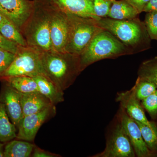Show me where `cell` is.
<instances>
[{"label":"cell","instance_id":"obj_1","mask_svg":"<svg viewBox=\"0 0 157 157\" xmlns=\"http://www.w3.org/2000/svg\"><path fill=\"white\" fill-rule=\"evenodd\" d=\"M30 15L21 30L28 46L40 52L51 50V0H33Z\"/></svg>","mask_w":157,"mask_h":157},{"label":"cell","instance_id":"obj_2","mask_svg":"<svg viewBox=\"0 0 157 157\" xmlns=\"http://www.w3.org/2000/svg\"><path fill=\"white\" fill-rule=\"evenodd\" d=\"M41 59L45 76L63 91L82 72L78 55L49 51L41 52Z\"/></svg>","mask_w":157,"mask_h":157},{"label":"cell","instance_id":"obj_3","mask_svg":"<svg viewBox=\"0 0 157 157\" xmlns=\"http://www.w3.org/2000/svg\"><path fill=\"white\" fill-rule=\"evenodd\" d=\"M97 23L101 28L111 33L134 54L151 47V39L144 23L138 17L121 20L100 17L97 20Z\"/></svg>","mask_w":157,"mask_h":157},{"label":"cell","instance_id":"obj_4","mask_svg":"<svg viewBox=\"0 0 157 157\" xmlns=\"http://www.w3.org/2000/svg\"><path fill=\"white\" fill-rule=\"evenodd\" d=\"M133 54L130 48L111 33L102 29L79 55L81 71L101 60L115 59Z\"/></svg>","mask_w":157,"mask_h":157},{"label":"cell","instance_id":"obj_5","mask_svg":"<svg viewBox=\"0 0 157 157\" xmlns=\"http://www.w3.org/2000/svg\"><path fill=\"white\" fill-rule=\"evenodd\" d=\"M69 33L64 52L80 55L93 38L102 30L97 20L67 14Z\"/></svg>","mask_w":157,"mask_h":157},{"label":"cell","instance_id":"obj_6","mask_svg":"<svg viewBox=\"0 0 157 157\" xmlns=\"http://www.w3.org/2000/svg\"><path fill=\"white\" fill-rule=\"evenodd\" d=\"M45 75L41 52L29 46H18L15 58L9 68L0 76L2 77Z\"/></svg>","mask_w":157,"mask_h":157},{"label":"cell","instance_id":"obj_7","mask_svg":"<svg viewBox=\"0 0 157 157\" xmlns=\"http://www.w3.org/2000/svg\"><path fill=\"white\" fill-rule=\"evenodd\" d=\"M92 157H136L130 139L116 116L108 132L106 146L104 150Z\"/></svg>","mask_w":157,"mask_h":157},{"label":"cell","instance_id":"obj_8","mask_svg":"<svg viewBox=\"0 0 157 157\" xmlns=\"http://www.w3.org/2000/svg\"><path fill=\"white\" fill-rule=\"evenodd\" d=\"M50 39L52 51L64 52L68 39L69 21L68 15L51 1Z\"/></svg>","mask_w":157,"mask_h":157},{"label":"cell","instance_id":"obj_9","mask_svg":"<svg viewBox=\"0 0 157 157\" xmlns=\"http://www.w3.org/2000/svg\"><path fill=\"white\" fill-rule=\"evenodd\" d=\"M56 114L55 105L40 112L24 116L17 128L16 138L18 140L33 142L42 124Z\"/></svg>","mask_w":157,"mask_h":157},{"label":"cell","instance_id":"obj_10","mask_svg":"<svg viewBox=\"0 0 157 157\" xmlns=\"http://www.w3.org/2000/svg\"><path fill=\"white\" fill-rule=\"evenodd\" d=\"M33 1L30 0H0V11L21 32L30 15Z\"/></svg>","mask_w":157,"mask_h":157},{"label":"cell","instance_id":"obj_11","mask_svg":"<svg viewBox=\"0 0 157 157\" xmlns=\"http://www.w3.org/2000/svg\"><path fill=\"white\" fill-rule=\"evenodd\" d=\"M116 116L126 132L135 151L136 157H152L137 122L129 117L125 110L121 106Z\"/></svg>","mask_w":157,"mask_h":157},{"label":"cell","instance_id":"obj_12","mask_svg":"<svg viewBox=\"0 0 157 157\" xmlns=\"http://www.w3.org/2000/svg\"><path fill=\"white\" fill-rule=\"evenodd\" d=\"M0 101L5 105L10 121L17 128L24 117L21 101L20 93L7 83L0 94Z\"/></svg>","mask_w":157,"mask_h":157},{"label":"cell","instance_id":"obj_13","mask_svg":"<svg viewBox=\"0 0 157 157\" xmlns=\"http://www.w3.org/2000/svg\"><path fill=\"white\" fill-rule=\"evenodd\" d=\"M115 100L129 117L135 121L150 126V121L146 117L141 101L135 95L133 87L130 90L118 93Z\"/></svg>","mask_w":157,"mask_h":157},{"label":"cell","instance_id":"obj_14","mask_svg":"<svg viewBox=\"0 0 157 157\" xmlns=\"http://www.w3.org/2000/svg\"><path fill=\"white\" fill-rule=\"evenodd\" d=\"M59 9L67 14L99 19L95 15L93 0H51Z\"/></svg>","mask_w":157,"mask_h":157},{"label":"cell","instance_id":"obj_15","mask_svg":"<svg viewBox=\"0 0 157 157\" xmlns=\"http://www.w3.org/2000/svg\"><path fill=\"white\" fill-rule=\"evenodd\" d=\"M20 96L24 116L40 112L54 105L48 98L39 91L25 94L20 93Z\"/></svg>","mask_w":157,"mask_h":157},{"label":"cell","instance_id":"obj_16","mask_svg":"<svg viewBox=\"0 0 157 157\" xmlns=\"http://www.w3.org/2000/svg\"><path fill=\"white\" fill-rule=\"evenodd\" d=\"M37 82L39 92L49 99L55 105L64 101L63 91L59 88L45 75H38L33 77Z\"/></svg>","mask_w":157,"mask_h":157},{"label":"cell","instance_id":"obj_17","mask_svg":"<svg viewBox=\"0 0 157 157\" xmlns=\"http://www.w3.org/2000/svg\"><path fill=\"white\" fill-rule=\"evenodd\" d=\"M112 5L107 17L116 20L133 19L139 13L126 0H111Z\"/></svg>","mask_w":157,"mask_h":157},{"label":"cell","instance_id":"obj_18","mask_svg":"<svg viewBox=\"0 0 157 157\" xmlns=\"http://www.w3.org/2000/svg\"><path fill=\"white\" fill-rule=\"evenodd\" d=\"M35 144L25 140H11L4 148L5 157H31Z\"/></svg>","mask_w":157,"mask_h":157},{"label":"cell","instance_id":"obj_19","mask_svg":"<svg viewBox=\"0 0 157 157\" xmlns=\"http://www.w3.org/2000/svg\"><path fill=\"white\" fill-rule=\"evenodd\" d=\"M17 128L12 124L5 105L0 101V142H8L17 137Z\"/></svg>","mask_w":157,"mask_h":157},{"label":"cell","instance_id":"obj_20","mask_svg":"<svg viewBox=\"0 0 157 157\" xmlns=\"http://www.w3.org/2000/svg\"><path fill=\"white\" fill-rule=\"evenodd\" d=\"M137 122L152 157H157V120L150 121V126Z\"/></svg>","mask_w":157,"mask_h":157},{"label":"cell","instance_id":"obj_21","mask_svg":"<svg viewBox=\"0 0 157 157\" xmlns=\"http://www.w3.org/2000/svg\"><path fill=\"white\" fill-rule=\"evenodd\" d=\"M7 84L21 93L25 94L39 91L37 82L33 77L28 76H16L3 77Z\"/></svg>","mask_w":157,"mask_h":157},{"label":"cell","instance_id":"obj_22","mask_svg":"<svg viewBox=\"0 0 157 157\" xmlns=\"http://www.w3.org/2000/svg\"><path fill=\"white\" fill-rule=\"evenodd\" d=\"M0 33L6 39L19 46H28L21 33L5 16L0 24Z\"/></svg>","mask_w":157,"mask_h":157},{"label":"cell","instance_id":"obj_23","mask_svg":"<svg viewBox=\"0 0 157 157\" xmlns=\"http://www.w3.org/2000/svg\"><path fill=\"white\" fill-rule=\"evenodd\" d=\"M137 78L151 82L157 87V56L143 62L138 69Z\"/></svg>","mask_w":157,"mask_h":157},{"label":"cell","instance_id":"obj_24","mask_svg":"<svg viewBox=\"0 0 157 157\" xmlns=\"http://www.w3.org/2000/svg\"><path fill=\"white\" fill-rule=\"evenodd\" d=\"M135 95L141 101L151 94L157 89V86L151 82L140 80L137 78L133 86Z\"/></svg>","mask_w":157,"mask_h":157},{"label":"cell","instance_id":"obj_25","mask_svg":"<svg viewBox=\"0 0 157 157\" xmlns=\"http://www.w3.org/2000/svg\"><path fill=\"white\" fill-rule=\"evenodd\" d=\"M144 110H146L152 120H157V89L150 95L141 101Z\"/></svg>","mask_w":157,"mask_h":157},{"label":"cell","instance_id":"obj_26","mask_svg":"<svg viewBox=\"0 0 157 157\" xmlns=\"http://www.w3.org/2000/svg\"><path fill=\"white\" fill-rule=\"evenodd\" d=\"M144 23L150 38L157 41V12H147Z\"/></svg>","mask_w":157,"mask_h":157},{"label":"cell","instance_id":"obj_27","mask_svg":"<svg viewBox=\"0 0 157 157\" xmlns=\"http://www.w3.org/2000/svg\"><path fill=\"white\" fill-rule=\"evenodd\" d=\"M95 15L98 17H107L112 2L111 0H93Z\"/></svg>","mask_w":157,"mask_h":157},{"label":"cell","instance_id":"obj_28","mask_svg":"<svg viewBox=\"0 0 157 157\" xmlns=\"http://www.w3.org/2000/svg\"><path fill=\"white\" fill-rule=\"evenodd\" d=\"M16 54L4 49H0V76L6 71L15 58Z\"/></svg>","mask_w":157,"mask_h":157},{"label":"cell","instance_id":"obj_29","mask_svg":"<svg viewBox=\"0 0 157 157\" xmlns=\"http://www.w3.org/2000/svg\"><path fill=\"white\" fill-rule=\"evenodd\" d=\"M18 45L5 38L0 33V49L9 51L14 54L17 53Z\"/></svg>","mask_w":157,"mask_h":157},{"label":"cell","instance_id":"obj_30","mask_svg":"<svg viewBox=\"0 0 157 157\" xmlns=\"http://www.w3.org/2000/svg\"><path fill=\"white\" fill-rule=\"evenodd\" d=\"M31 157H60L59 155L46 151L45 150L39 148L36 146L34 147Z\"/></svg>","mask_w":157,"mask_h":157},{"label":"cell","instance_id":"obj_31","mask_svg":"<svg viewBox=\"0 0 157 157\" xmlns=\"http://www.w3.org/2000/svg\"><path fill=\"white\" fill-rule=\"evenodd\" d=\"M140 14L150 0H126Z\"/></svg>","mask_w":157,"mask_h":157},{"label":"cell","instance_id":"obj_32","mask_svg":"<svg viewBox=\"0 0 157 157\" xmlns=\"http://www.w3.org/2000/svg\"><path fill=\"white\" fill-rule=\"evenodd\" d=\"M143 11L146 12L155 11L157 12V0H150L145 6Z\"/></svg>","mask_w":157,"mask_h":157},{"label":"cell","instance_id":"obj_33","mask_svg":"<svg viewBox=\"0 0 157 157\" xmlns=\"http://www.w3.org/2000/svg\"><path fill=\"white\" fill-rule=\"evenodd\" d=\"M4 144L0 142V157H4Z\"/></svg>","mask_w":157,"mask_h":157},{"label":"cell","instance_id":"obj_34","mask_svg":"<svg viewBox=\"0 0 157 157\" xmlns=\"http://www.w3.org/2000/svg\"><path fill=\"white\" fill-rule=\"evenodd\" d=\"M4 16L1 13V11H0V24H1V22H2V21L4 18Z\"/></svg>","mask_w":157,"mask_h":157}]
</instances>
